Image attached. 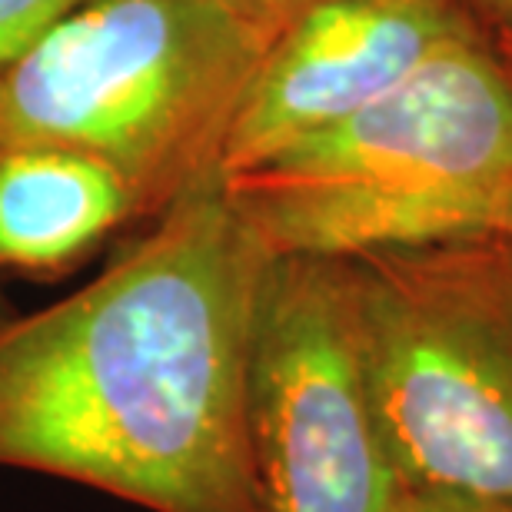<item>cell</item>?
Segmentation results:
<instances>
[{
	"instance_id": "obj_8",
	"label": "cell",
	"mask_w": 512,
	"mask_h": 512,
	"mask_svg": "<svg viewBox=\"0 0 512 512\" xmlns=\"http://www.w3.org/2000/svg\"><path fill=\"white\" fill-rule=\"evenodd\" d=\"M84 0H0V67L34 44L50 24Z\"/></svg>"
},
{
	"instance_id": "obj_9",
	"label": "cell",
	"mask_w": 512,
	"mask_h": 512,
	"mask_svg": "<svg viewBox=\"0 0 512 512\" xmlns=\"http://www.w3.org/2000/svg\"><path fill=\"white\" fill-rule=\"evenodd\" d=\"M217 4H223L233 17L273 44L293 20H300L306 10L320 7L323 0H217Z\"/></svg>"
},
{
	"instance_id": "obj_5",
	"label": "cell",
	"mask_w": 512,
	"mask_h": 512,
	"mask_svg": "<svg viewBox=\"0 0 512 512\" xmlns=\"http://www.w3.org/2000/svg\"><path fill=\"white\" fill-rule=\"evenodd\" d=\"M247 429L263 512H396L403 486L366 393L346 256H270L253 310Z\"/></svg>"
},
{
	"instance_id": "obj_4",
	"label": "cell",
	"mask_w": 512,
	"mask_h": 512,
	"mask_svg": "<svg viewBox=\"0 0 512 512\" xmlns=\"http://www.w3.org/2000/svg\"><path fill=\"white\" fill-rule=\"evenodd\" d=\"M356 340L403 489L512 503V243L499 230L346 256Z\"/></svg>"
},
{
	"instance_id": "obj_12",
	"label": "cell",
	"mask_w": 512,
	"mask_h": 512,
	"mask_svg": "<svg viewBox=\"0 0 512 512\" xmlns=\"http://www.w3.org/2000/svg\"><path fill=\"white\" fill-rule=\"evenodd\" d=\"M493 44L499 50V57H503V64L509 70V77H512V34H503V37H493Z\"/></svg>"
},
{
	"instance_id": "obj_2",
	"label": "cell",
	"mask_w": 512,
	"mask_h": 512,
	"mask_svg": "<svg viewBox=\"0 0 512 512\" xmlns=\"http://www.w3.org/2000/svg\"><path fill=\"white\" fill-rule=\"evenodd\" d=\"M270 256H356L496 230L512 207V77L489 34L260 167L223 173Z\"/></svg>"
},
{
	"instance_id": "obj_1",
	"label": "cell",
	"mask_w": 512,
	"mask_h": 512,
	"mask_svg": "<svg viewBox=\"0 0 512 512\" xmlns=\"http://www.w3.org/2000/svg\"><path fill=\"white\" fill-rule=\"evenodd\" d=\"M266 263L213 173L77 293L0 316V469L150 512H263L247 370Z\"/></svg>"
},
{
	"instance_id": "obj_10",
	"label": "cell",
	"mask_w": 512,
	"mask_h": 512,
	"mask_svg": "<svg viewBox=\"0 0 512 512\" xmlns=\"http://www.w3.org/2000/svg\"><path fill=\"white\" fill-rule=\"evenodd\" d=\"M396 512H512V503L466 493H443V489H403Z\"/></svg>"
},
{
	"instance_id": "obj_13",
	"label": "cell",
	"mask_w": 512,
	"mask_h": 512,
	"mask_svg": "<svg viewBox=\"0 0 512 512\" xmlns=\"http://www.w3.org/2000/svg\"><path fill=\"white\" fill-rule=\"evenodd\" d=\"M499 233H503V237H509V243H512V207L506 210V217L499 220V227H496Z\"/></svg>"
},
{
	"instance_id": "obj_14",
	"label": "cell",
	"mask_w": 512,
	"mask_h": 512,
	"mask_svg": "<svg viewBox=\"0 0 512 512\" xmlns=\"http://www.w3.org/2000/svg\"><path fill=\"white\" fill-rule=\"evenodd\" d=\"M7 313V303H4V293H0V316Z\"/></svg>"
},
{
	"instance_id": "obj_6",
	"label": "cell",
	"mask_w": 512,
	"mask_h": 512,
	"mask_svg": "<svg viewBox=\"0 0 512 512\" xmlns=\"http://www.w3.org/2000/svg\"><path fill=\"white\" fill-rule=\"evenodd\" d=\"M479 34L489 30L466 0H323L266 50L230 124L220 170L260 167Z\"/></svg>"
},
{
	"instance_id": "obj_3",
	"label": "cell",
	"mask_w": 512,
	"mask_h": 512,
	"mask_svg": "<svg viewBox=\"0 0 512 512\" xmlns=\"http://www.w3.org/2000/svg\"><path fill=\"white\" fill-rule=\"evenodd\" d=\"M266 50L217 0H84L0 67V153L67 147L104 160L153 220L223 173Z\"/></svg>"
},
{
	"instance_id": "obj_11",
	"label": "cell",
	"mask_w": 512,
	"mask_h": 512,
	"mask_svg": "<svg viewBox=\"0 0 512 512\" xmlns=\"http://www.w3.org/2000/svg\"><path fill=\"white\" fill-rule=\"evenodd\" d=\"M479 17V24L489 30V37L512 34V0H466Z\"/></svg>"
},
{
	"instance_id": "obj_7",
	"label": "cell",
	"mask_w": 512,
	"mask_h": 512,
	"mask_svg": "<svg viewBox=\"0 0 512 512\" xmlns=\"http://www.w3.org/2000/svg\"><path fill=\"white\" fill-rule=\"evenodd\" d=\"M137 220V193L104 160L67 147L0 153V273H67Z\"/></svg>"
}]
</instances>
